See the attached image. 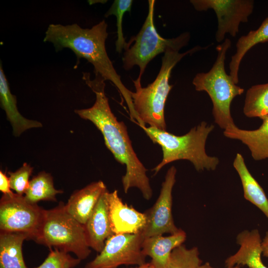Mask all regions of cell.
<instances>
[{"label": "cell", "mask_w": 268, "mask_h": 268, "mask_svg": "<svg viewBox=\"0 0 268 268\" xmlns=\"http://www.w3.org/2000/svg\"><path fill=\"white\" fill-rule=\"evenodd\" d=\"M82 79L95 93L96 100L92 107L75 110L74 112L96 127L114 158L126 166V173L122 178L124 192L127 193L130 189L137 188L143 198L149 200L152 190L146 174L147 169L134 151L126 126L123 122L119 121L111 111L105 93V79L99 74H96L91 79L88 72H83Z\"/></svg>", "instance_id": "6da1fadb"}, {"label": "cell", "mask_w": 268, "mask_h": 268, "mask_svg": "<svg viewBox=\"0 0 268 268\" xmlns=\"http://www.w3.org/2000/svg\"><path fill=\"white\" fill-rule=\"evenodd\" d=\"M107 24L104 20L91 28H83L76 23L64 25L50 24L45 32L44 42L51 43L56 52L68 48L75 55L76 68L82 58L94 67L95 74H99L105 80L112 82L126 101L131 117L135 114L133 108L132 91L123 84L116 72L106 49L108 36Z\"/></svg>", "instance_id": "7a4b0ae2"}, {"label": "cell", "mask_w": 268, "mask_h": 268, "mask_svg": "<svg viewBox=\"0 0 268 268\" xmlns=\"http://www.w3.org/2000/svg\"><path fill=\"white\" fill-rule=\"evenodd\" d=\"M201 49L200 46H196L180 53L179 51L168 48L162 58L159 72L152 83L143 87L141 79L137 78L133 80L135 89V91L131 94L133 108L136 122L140 127L148 124L149 127L166 130L164 109L167 97L173 87L169 83L172 70L184 57Z\"/></svg>", "instance_id": "3957f363"}, {"label": "cell", "mask_w": 268, "mask_h": 268, "mask_svg": "<svg viewBox=\"0 0 268 268\" xmlns=\"http://www.w3.org/2000/svg\"><path fill=\"white\" fill-rule=\"evenodd\" d=\"M141 128L162 148L163 158L153 169L154 175L167 164L181 159L191 162L197 171L214 170L219 163L218 158L208 155L205 149L207 136L214 128L213 125L201 122L182 135L152 127Z\"/></svg>", "instance_id": "277c9868"}, {"label": "cell", "mask_w": 268, "mask_h": 268, "mask_svg": "<svg viewBox=\"0 0 268 268\" xmlns=\"http://www.w3.org/2000/svg\"><path fill=\"white\" fill-rule=\"evenodd\" d=\"M231 45V41L226 38L217 45V58L211 68L207 72L197 73L193 80L197 91H204L208 94L213 105L215 123L224 130L235 124L231 115V104L235 97L244 91L225 71L226 55Z\"/></svg>", "instance_id": "5b68a950"}, {"label": "cell", "mask_w": 268, "mask_h": 268, "mask_svg": "<svg viewBox=\"0 0 268 268\" xmlns=\"http://www.w3.org/2000/svg\"><path fill=\"white\" fill-rule=\"evenodd\" d=\"M33 240L49 248L73 253L80 260L91 253L84 226L66 210L60 201L55 207L44 209L43 217Z\"/></svg>", "instance_id": "8992f818"}, {"label": "cell", "mask_w": 268, "mask_h": 268, "mask_svg": "<svg viewBox=\"0 0 268 268\" xmlns=\"http://www.w3.org/2000/svg\"><path fill=\"white\" fill-rule=\"evenodd\" d=\"M155 0H148L147 15L137 34L127 42L122 59L123 67L126 70L134 66L139 67L137 78L141 79L147 64L156 56L165 53L168 48L177 51L186 46L190 34L185 32L176 38L166 39L157 32L154 22Z\"/></svg>", "instance_id": "52a82bcc"}, {"label": "cell", "mask_w": 268, "mask_h": 268, "mask_svg": "<svg viewBox=\"0 0 268 268\" xmlns=\"http://www.w3.org/2000/svg\"><path fill=\"white\" fill-rule=\"evenodd\" d=\"M44 209L23 195L2 194L0 200V231L18 232L33 240L41 223Z\"/></svg>", "instance_id": "ba28073f"}, {"label": "cell", "mask_w": 268, "mask_h": 268, "mask_svg": "<svg viewBox=\"0 0 268 268\" xmlns=\"http://www.w3.org/2000/svg\"><path fill=\"white\" fill-rule=\"evenodd\" d=\"M142 232L113 234L106 241L102 250L84 268H117L121 265L140 266L145 263L142 251Z\"/></svg>", "instance_id": "9c48e42d"}, {"label": "cell", "mask_w": 268, "mask_h": 268, "mask_svg": "<svg viewBox=\"0 0 268 268\" xmlns=\"http://www.w3.org/2000/svg\"><path fill=\"white\" fill-rule=\"evenodd\" d=\"M195 9L205 11L212 9L217 19L215 39L222 41L228 33L235 37L241 22H247L253 12L254 1L252 0H191Z\"/></svg>", "instance_id": "30bf717a"}, {"label": "cell", "mask_w": 268, "mask_h": 268, "mask_svg": "<svg viewBox=\"0 0 268 268\" xmlns=\"http://www.w3.org/2000/svg\"><path fill=\"white\" fill-rule=\"evenodd\" d=\"M176 172L173 166L168 170L158 199L153 205L144 212L146 224L142 234L144 238L165 233L174 234L180 229L174 224L172 213V192L176 182Z\"/></svg>", "instance_id": "8fae6325"}, {"label": "cell", "mask_w": 268, "mask_h": 268, "mask_svg": "<svg viewBox=\"0 0 268 268\" xmlns=\"http://www.w3.org/2000/svg\"><path fill=\"white\" fill-rule=\"evenodd\" d=\"M108 212L113 234L141 233L146 224L144 213L124 202L115 190L107 194Z\"/></svg>", "instance_id": "7c38bea8"}, {"label": "cell", "mask_w": 268, "mask_h": 268, "mask_svg": "<svg viewBox=\"0 0 268 268\" xmlns=\"http://www.w3.org/2000/svg\"><path fill=\"white\" fill-rule=\"evenodd\" d=\"M108 192L106 191L102 194L83 225L89 247L99 253L107 239L113 235L108 212Z\"/></svg>", "instance_id": "4fadbf2b"}, {"label": "cell", "mask_w": 268, "mask_h": 268, "mask_svg": "<svg viewBox=\"0 0 268 268\" xmlns=\"http://www.w3.org/2000/svg\"><path fill=\"white\" fill-rule=\"evenodd\" d=\"M236 241L240 248L236 253L225 260L227 268L247 266L249 268H268L262 261V240L257 229L240 232L237 236Z\"/></svg>", "instance_id": "5bb4252c"}, {"label": "cell", "mask_w": 268, "mask_h": 268, "mask_svg": "<svg viewBox=\"0 0 268 268\" xmlns=\"http://www.w3.org/2000/svg\"><path fill=\"white\" fill-rule=\"evenodd\" d=\"M107 191L102 181L90 183L75 191L65 204L67 212L84 225L91 215L102 194Z\"/></svg>", "instance_id": "9a60e30c"}, {"label": "cell", "mask_w": 268, "mask_h": 268, "mask_svg": "<svg viewBox=\"0 0 268 268\" xmlns=\"http://www.w3.org/2000/svg\"><path fill=\"white\" fill-rule=\"evenodd\" d=\"M260 118L262 124L256 130H242L233 124L223 132L226 137L239 140L247 145L255 160L268 158V115Z\"/></svg>", "instance_id": "2e32d148"}, {"label": "cell", "mask_w": 268, "mask_h": 268, "mask_svg": "<svg viewBox=\"0 0 268 268\" xmlns=\"http://www.w3.org/2000/svg\"><path fill=\"white\" fill-rule=\"evenodd\" d=\"M186 234L182 229L168 236L162 235L145 238L142 244L144 255L151 258V263L155 268H167L170 254L173 250L183 244Z\"/></svg>", "instance_id": "e0dca14e"}, {"label": "cell", "mask_w": 268, "mask_h": 268, "mask_svg": "<svg viewBox=\"0 0 268 268\" xmlns=\"http://www.w3.org/2000/svg\"><path fill=\"white\" fill-rule=\"evenodd\" d=\"M0 101L1 107L5 112L15 136H19L28 129L42 127L40 122L25 118L19 113L16 96L10 91L1 62L0 64Z\"/></svg>", "instance_id": "ac0fdd59"}, {"label": "cell", "mask_w": 268, "mask_h": 268, "mask_svg": "<svg viewBox=\"0 0 268 268\" xmlns=\"http://www.w3.org/2000/svg\"><path fill=\"white\" fill-rule=\"evenodd\" d=\"M25 240L29 238L24 233L0 231V268H29L22 253Z\"/></svg>", "instance_id": "d6986e66"}, {"label": "cell", "mask_w": 268, "mask_h": 268, "mask_svg": "<svg viewBox=\"0 0 268 268\" xmlns=\"http://www.w3.org/2000/svg\"><path fill=\"white\" fill-rule=\"evenodd\" d=\"M233 166L241 179L245 199L258 207L268 218V199L263 188L248 170L240 153H237Z\"/></svg>", "instance_id": "ffe728a7"}, {"label": "cell", "mask_w": 268, "mask_h": 268, "mask_svg": "<svg viewBox=\"0 0 268 268\" xmlns=\"http://www.w3.org/2000/svg\"><path fill=\"white\" fill-rule=\"evenodd\" d=\"M268 41V17L256 30H253L238 40L236 52L229 63V75L236 84L239 82L238 71L240 63L246 54L256 45Z\"/></svg>", "instance_id": "44dd1931"}, {"label": "cell", "mask_w": 268, "mask_h": 268, "mask_svg": "<svg viewBox=\"0 0 268 268\" xmlns=\"http://www.w3.org/2000/svg\"><path fill=\"white\" fill-rule=\"evenodd\" d=\"M63 193L55 189L51 174L42 171L30 180L24 197L30 202L37 204L41 201H56V195Z\"/></svg>", "instance_id": "7402d4cb"}, {"label": "cell", "mask_w": 268, "mask_h": 268, "mask_svg": "<svg viewBox=\"0 0 268 268\" xmlns=\"http://www.w3.org/2000/svg\"><path fill=\"white\" fill-rule=\"evenodd\" d=\"M243 112L249 118L268 115V83L253 85L248 89Z\"/></svg>", "instance_id": "603a6c76"}, {"label": "cell", "mask_w": 268, "mask_h": 268, "mask_svg": "<svg viewBox=\"0 0 268 268\" xmlns=\"http://www.w3.org/2000/svg\"><path fill=\"white\" fill-rule=\"evenodd\" d=\"M201 263L197 247L187 249L181 244L172 251L167 268H200Z\"/></svg>", "instance_id": "cb8c5ba5"}, {"label": "cell", "mask_w": 268, "mask_h": 268, "mask_svg": "<svg viewBox=\"0 0 268 268\" xmlns=\"http://www.w3.org/2000/svg\"><path fill=\"white\" fill-rule=\"evenodd\" d=\"M133 1L132 0H115L105 14V17L114 15L117 19V39L116 42V50L120 53L127 46L123 35L122 21L124 14L131 10Z\"/></svg>", "instance_id": "d4e9b609"}, {"label": "cell", "mask_w": 268, "mask_h": 268, "mask_svg": "<svg viewBox=\"0 0 268 268\" xmlns=\"http://www.w3.org/2000/svg\"><path fill=\"white\" fill-rule=\"evenodd\" d=\"M80 261V259L72 257L68 253L51 248L47 257L36 268H74Z\"/></svg>", "instance_id": "484cf974"}, {"label": "cell", "mask_w": 268, "mask_h": 268, "mask_svg": "<svg viewBox=\"0 0 268 268\" xmlns=\"http://www.w3.org/2000/svg\"><path fill=\"white\" fill-rule=\"evenodd\" d=\"M33 168L27 163L14 172H9V179L11 189L16 194L23 195L29 185V178L32 174Z\"/></svg>", "instance_id": "4316f807"}, {"label": "cell", "mask_w": 268, "mask_h": 268, "mask_svg": "<svg viewBox=\"0 0 268 268\" xmlns=\"http://www.w3.org/2000/svg\"><path fill=\"white\" fill-rule=\"evenodd\" d=\"M9 177L0 170V191L4 195H11L13 193L11 190Z\"/></svg>", "instance_id": "83f0119b"}, {"label": "cell", "mask_w": 268, "mask_h": 268, "mask_svg": "<svg viewBox=\"0 0 268 268\" xmlns=\"http://www.w3.org/2000/svg\"><path fill=\"white\" fill-rule=\"evenodd\" d=\"M261 247L263 256L268 258V231L267 232L265 237L262 241Z\"/></svg>", "instance_id": "f1b7e54d"}, {"label": "cell", "mask_w": 268, "mask_h": 268, "mask_svg": "<svg viewBox=\"0 0 268 268\" xmlns=\"http://www.w3.org/2000/svg\"><path fill=\"white\" fill-rule=\"evenodd\" d=\"M131 268H155V267L150 262L147 263H145L142 265L138 266L137 267Z\"/></svg>", "instance_id": "f546056e"}, {"label": "cell", "mask_w": 268, "mask_h": 268, "mask_svg": "<svg viewBox=\"0 0 268 268\" xmlns=\"http://www.w3.org/2000/svg\"><path fill=\"white\" fill-rule=\"evenodd\" d=\"M200 268H213L208 263H206L204 264L201 265ZM227 268H240L239 266H234L233 267Z\"/></svg>", "instance_id": "4dcf8cb0"}]
</instances>
